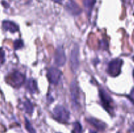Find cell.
<instances>
[{
	"mask_svg": "<svg viewBox=\"0 0 134 133\" xmlns=\"http://www.w3.org/2000/svg\"><path fill=\"white\" fill-rule=\"evenodd\" d=\"M25 126H26V130L28 131L29 133H36V131L33 127L32 125L30 123L29 120L26 117H25Z\"/></svg>",
	"mask_w": 134,
	"mask_h": 133,
	"instance_id": "15",
	"label": "cell"
},
{
	"mask_svg": "<svg viewBox=\"0 0 134 133\" xmlns=\"http://www.w3.org/2000/svg\"><path fill=\"white\" fill-rule=\"evenodd\" d=\"M8 83L14 87H19L24 83L25 76L18 71H14L8 76Z\"/></svg>",
	"mask_w": 134,
	"mask_h": 133,
	"instance_id": "4",
	"label": "cell"
},
{
	"mask_svg": "<svg viewBox=\"0 0 134 133\" xmlns=\"http://www.w3.org/2000/svg\"><path fill=\"white\" fill-rule=\"evenodd\" d=\"M5 61V52L2 48H0V65L3 64Z\"/></svg>",
	"mask_w": 134,
	"mask_h": 133,
	"instance_id": "18",
	"label": "cell"
},
{
	"mask_svg": "<svg viewBox=\"0 0 134 133\" xmlns=\"http://www.w3.org/2000/svg\"><path fill=\"white\" fill-rule=\"evenodd\" d=\"M24 108L26 113H32L34 112V106H33L32 103L28 100V99H26L23 103Z\"/></svg>",
	"mask_w": 134,
	"mask_h": 133,
	"instance_id": "13",
	"label": "cell"
},
{
	"mask_svg": "<svg viewBox=\"0 0 134 133\" xmlns=\"http://www.w3.org/2000/svg\"><path fill=\"white\" fill-rule=\"evenodd\" d=\"M70 92L72 102L73 103V106L77 107L79 104V89L78 85H77V81L73 80L70 86Z\"/></svg>",
	"mask_w": 134,
	"mask_h": 133,
	"instance_id": "7",
	"label": "cell"
},
{
	"mask_svg": "<svg viewBox=\"0 0 134 133\" xmlns=\"http://www.w3.org/2000/svg\"><path fill=\"white\" fill-rule=\"evenodd\" d=\"M62 73L61 70L55 67H51L48 69L47 77L51 83L54 85L58 84L61 78Z\"/></svg>",
	"mask_w": 134,
	"mask_h": 133,
	"instance_id": "6",
	"label": "cell"
},
{
	"mask_svg": "<svg viewBox=\"0 0 134 133\" xmlns=\"http://www.w3.org/2000/svg\"><path fill=\"white\" fill-rule=\"evenodd\" d=\"M24 46V43L21 39H17L14 42V50H18Z\"/></svg>",
	"mask_w": 134,
	"mask_h": 133,
	"instance_id": "17",
	"label": "cell"
},
{
	"mask_svg": "<svg viewBox=\"0 0 134 133\" xmlns=\"http://www.w3.org/2000/svg\"><path fill=\"white\" fill-rule=\"evenodd\" d=\"M99 97L103 108L108 112L111 113L113 110V100L107 91L103 89H99Z\"/></svg>",
	"mask_w": 134,
	"mask_h": 133,
	"instance_id": "2",
	"label": "cell"
},
{
	"mask_svg": "<svg viewBox=\"0 0 134 133\" xmlns=\"http://www.w3.org/2000/svg\"><path fill=\"white\" fill-rule=\"evenodd\" d=\"M65 9L67 11L73 16L79 15L82 12L80 7L73 0H69L65 5Z\"/></svg>",
	"mask_w": 134,
	"mask_h": 133,
	"instance_id": "9",
	"label": "cell"
},
{
	"mask_svg": "<svg viewBox=\"0 0 134 133\" xmlns=\"http://www.w3.org/2000/svg\"><path fill=\"white\" fill-rule=\"evenodd\" d=\"M2 27L5 31H9L11 33H15L19 30V27L15 23L9 20L3 21Z\"/></svg>",
	"mask_w": 134,
	"mask_h": 133,
	"instance_id": "10",
	"label": "cell"
},
{
	"mask_svg": "<svg viewBox=\"0 0 134 133\" xmlns=\"http://www.w3.org/2000/svg\"><path fill=\"white\" fill-rule=\"evenodd\" d=\"M26 88L31 93H35L37 91V84L36 81L31 78L27 80L26 82Z\"/></svg>",
	"mask_w": 134,
	"mask_h": 133,
	"instance_id": "12",
	"label": "cell"
},
{
	"mask_svg": "<svg viewBox=\"0 0 134 133\" xmlns=\"http://www.w3.org/2000/svg\"><path fill=\"white\" fill-rule=\"evenodd\" d=\"M53 116L55 119L63 123L68 122L70 117V112L65 107L62 105H58L54 108Z\"/></svg>",
	"mask_w": 134,
	"mask_h": 133,
	"instance_id": "1",
	"label": "cell"
},
{
	"mask_svg": "<svg viewBox=\"0 0 134 133\" xmlns=\"http://www.w3.org/2000/svg\"><path fill=\"white\" fill-rule=\"evenodd\" d=\"M128 99H129L134 104V89H133L131 91L130 93L128 95Z\"/></svg>",
	"mask_w": 134,
	"mask_h": 133,
	"instance_id": "19",
	"label": "cell"
},
{
	"mask_svg": "<svg viewBox=\"0 0 134 133\" xmlns=\"http://www.w3.org/2000/svg\"><path fill=\"white\" fill-rule=\"evenodd\" d=\"M100 47L104 48V49L107 48V47H108V43H107V42H106L105 40H103L100 41Z\"/></svg>",
	"mask_w": 134,
	"mask_h": 133,
	"instance_id": "20",
	"label": "cell"
},
{
	"mask_svg": "<svg viewBox=\"0 0 134 133\" xmlns=\"http://www.w3.org/2000/svg\"><path fill=\"white\" fill-rule=\"evenodd\" d=\"M79 45L75 44L72 49L70 56L71 68L72 71L74 73L77 72L79 66Z\"/></svg>",
	"mask_w": 134,
	"mask_h": 133,
	"instance_id": "5",
	"label": "cell"
},
{
	"mask_svg": "<svg viewBox=\"0 0 134 133\" xmlns=\"http://www.w3.org/2000/svg\"><path fill=\"white\" fill-rule=\"evenodd\" d=\"M123 65V61L120 59H115L112 60L109 63L107 67V73L113 77H116L121 72L122 66Z\"/></svg>",
	"mask_w": 134,
	"mask_h": 133,
	"instance_id": "3",
	"label": "cell"
},
{
	"mask_svg": "<svg viewBox=\"0 0 134 133\" xmlns=\"http://www.w3.org/2000/svg\"><path fill=\"white\" fill-rule=\"evenodd\" d=\"M82 128L81 123L79 121H76L73 123V133H82Z\"/></svg>",
	"mask_w": 134,
	"mask_h": 133,
	"instance_id": "16",
	"label": "cell"
},
{
	"mask_svg": "<svg viewBox=\"0 0 134 133\" xmlns=\"http://www.w3.org/2000/svg\"><path fill=\"white\" fill-rule=\"evenodd\" d=\"M54 1V2H56V3H60L62 2V1H63V0H53Z\"/></svg>",
	"mask_w": 134,
	"mask_h": 133,
	"instance_id": "21",
	"label": "cell"
},
{
	"mask_svg": "<svg viewBox=\"0 0 134 133\" xmlns=\"http://www.w3.org/2000/svg\"><path fill=\"white\" fill-rule=\"evenodd\" d=\"M133 78H134V70H133Z\"/></svg>",
	"mask_w": 134,
	"mask_h": 133,
	"instance_id": "22",
	"label": "cell"
},
{
	"mask_svg": "<svg viewBox=\"0 0 134 133\" xmlns=\"http://www.w3.org/2000/svg\"><path fill=\"white\" fill-rule=\"evenodd\" d=\"M87 121L91 125H92L93 126L97 129L99 130H105L106 127L105 124L103 122L101 121L100 120L96 119L95 118H93V117H91V118H88Z\"/></svg>",
	"mask_w": 134,
	"mask_h": 133,
	"instance_id": "11",
	"label": "cell"
},
{
	"mask_svg": "<svg viewBox=\"0 0 134 133\" xmlns=\"http://www.w3.org/2000/svg\"><path fill=\"white\" fill-rule=\"evenodd\" d=\"M96 0H83V4L85 9L87 10H92L95 5Z\"/></svg>",
	"mask_w": 134,
	"mask_h": 133,
	"instance_id": "14",
	"label": "cell"
},
{
	"mask_svg": "<svg viewBox=\"0 0 134 133\" xmlns=\"http://www.w3.org/2000/svg\"><path fill=\"white\" fill-rule=\"evenodd\" d=\"M66 62V56L65 52L62 47L56 49L54 54V63L57 66H63Z\"/></svg>",
	"mask_w": 134,
	"mask_h": 133,
	"instance_id": "8",
	"label": "cell"
},
{
	"mask_svg": "<svg viewBox=\"0 0 134 133\" xmlns=\"http://www.w3.org/2000/svg\"><path fill=\"white\" fill-rule=\"evenodd\" d=\"M133 61H134V56L133 57Z\"/></svg>",
	"mask_w": 134,
	"mask_h": 133,
	"instance_id": "23",
	"label": "cell"
}]
</instances>
